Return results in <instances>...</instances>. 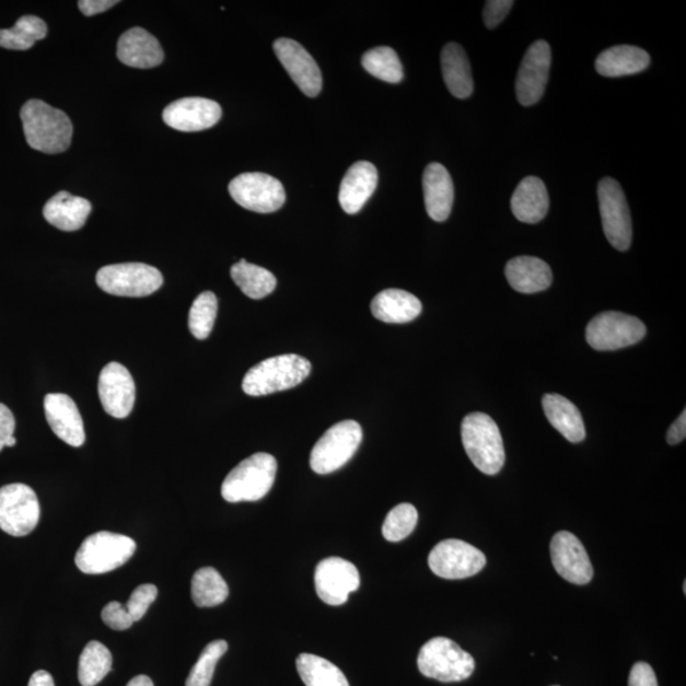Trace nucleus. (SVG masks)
Instances as JSON below:
<instances>
[{"label": "nucleus", "mask_w": 686, "mask_h": 686, "mask_svg": "<svg viewBox=\"0 0 686 686\" xmlns=\"http://www.w3.org/2000/svg\"><path fill=\"white\" fill-rule=\"evenodd\" d=\"M21 120L27 143L46 154L66 152L72 143L73 125L61 109L31 100L21 109Z\"/></svg>", "instance_id": "obj_1"}, {"label": "nucleus", "mask_w": 686, "mask_h": 686, "mask_svg": "<svg viewBox=\"0 0 686 686\" xmlns=\"http://www.w3.org/2000/svg\"><path fill=\"white\" fill-rule=\"evenodd\" d=\"M312 372L310 360L295 353L281 354L261 362L248 370L242 388L252 397L268 396L294 388L303 383Z\"/></svg>", "instance_id": "obj_2"}, {"label": "nucleus", "mask_w": 686, "mask_h": 686, "mask_svg": "<svg viewBox=\"0 0 686 686\" xmlns=\"http://www.w3.org/2000/svg\"><path fill=\"white\" fill-rule=\"evenodd\" d=\"M465 452L476 468L495 476L504 464V447L499 426L482 412L470 414L462 423Z\"/></svg>", "instance_id": "obj_3"}, {"label": "nucleus", "mask_w": 686, "mask_h": 686, "mask_svg": "<svg viewBox=\"0 0 686 686\" xmlns=\"http://www.w3.org/2000/svg\"><path fill=\"white\" fill-rule=\"evenodd\" d=\"M276 472L278 462L271 454L251 455L236 465L224 479L223 499L232 503L264 499L274 486Z\"/></svg>", "instance_id": "obj_4"}, {"label": "nucleus", "mask_w": 686, "mask_h": 686, "mask_svg": "<svg viewBox=\"0 0 686 686\" xmlns=\"http://www.w3.org/2000/svg\"><path fill=\"white\" fill-rule=\"evenodd\" d=\"M420 673L441 683L467 681L475 672L476 662L472 654L445 637L432 638L417 658Z\"/></svg>", "instance_id": "obj_5"}, {"label": "nucleus", "mask_w": 686, "mask_h": 686, "mask_svg": "<svg viewBox=\"0 0 686 686\" xmlns=\"http://www.w3.org/2000/svg\"><path fill=\"white\" fill-rule=\"evenodd\" d=\"M137 543L129 536L98 532L85 538L75 555V565L86 574L112 572L136 554Z\"/></svg>", "instance_id": "obj_6"}, {"label": "nucleus", "mask_w": 686, "mask_h": 686, "mask_svg": "<svg viewBox=\"0 0 686 686\" xmlns=\"http://www.w3.org/2000/svg\"><path fill=\"white\" fill-rule=\"evenodd\" d=\"M362 441L361 426L346 420L328 429L314 445L311 454V468L317 475H329L344 467L351 460Z\"/></svg>", "instance_id": "obj_7"}, {"label": "nucleus", "mask_w": 686, "mask_h": 686, "mask_svg": "<svg viewBox=\"0 0 686 686\" xmlns=\"http://www.w3.org/2000/svg\"><path fill=\"white\" fill-rule=\"evenodd\" d=\"M96 281L107 294L143 298L161 289L163 276L158 268L146 264H117L102 267Z\"/></svg>", "instance_id": "obj_8"}, {"label": "nucleus", "mask_w": 686, "mask_h": 686, "mask_svg": "<svg viewBox=\"0 0 686 686\" xmlns=\"http://www.w3.org/2000/svg\"><path fill=\"white\" fill-rule=\"evenodd\" d=\"M648 333L643 322L619 312H604L591 319L588 344L597 351H614L640 342Z\"/></svg>", "instance_id": "obj_9"}, {"label": "nucleus", "mask_w": 686, "mask_h": 686, "mask_svg": "<svg viewBox=\"0 0 686 686\" xmlns=\"http://www.w3.org/2000/svg\"><path fill=\"white\" fill-rule=\"evenodd\" d=\"M598 205L606 240L618 251H627L632 243V220L623 188L614 178L598 183Z\"/></svg>", "instance_id": "obj_10"}, {"label": "nucleus", "mask_w": 686, "mask_h": 686, "mask_svg": "<svg viewBox=\"0 0 686 686\" xmlns=\"http://www.w3.org/2000/svg\"><path fill=\"white\" fill-rule=\"evenodd\" d=\"M38 520L39 503L33 488L23 484L0 488V530L25 536L35 531Z\"/></svg>", "instance_id": "obj_11"}, {"label": "nucleus", "mask_w": 686, "mask_h": 686, "mask_svg": "<svg viewBox=\"0 0 686 686\" xmlns=\"http://www.w3.org/2000/svg\"><path fill=\"white\" fill-rule=\"evenodd\" d=\"M229 194L242 208L268 214L286 204L287 195L279 179L266 173H243L229 184Z\"/></svg>", "instance_id": "obj_12"}, {"label": "nucleus", "mask_w": 686, "mask_h": 686, "mask_svg": "<svg viewBox=\"0 0 686 686\" xmlns=\"http://www.w3.org/2000/svg\"><path fill=\"white\" fill-rule=\"evenodd\" d=\"M486 562L484 551L460 539L440 542L429 556L431 571L446 580L472 578L485 569Z\"/></svg>", "instance_id": "obj_13"}, {"label": "nucleus", "mask_w": 686, "mask_h": 686, "mask_svg": "<svg viewBox=\"0 0 686 686\" xmlns=\"http://www.w3.org/2000/svg\"><path fill=\"white\" fill-rule=\"evenodd\" d=\"M314 583L323 603L340 606L360 588V573L357 566L346 559L329 557L315 569Z\"/></svg>", "instance_id": "obj_14"}, {"label": "nucleus", "mask_w": 686, "mask_h": 686, "mask_svg": "<svg viewBox=\"0 0 686 686\" xmlns=\"http://www.w3.org/2000/svg\"><path fill=\"white\" fill-rule=\"evenodd\" d=\"M98 396L105 411L115 419L128 417L136 405L137 389L128 369L109 362L100 374Z\"/></svg>", "instance_id": "obj_15"}, {"label": "nucleus", "mask_w": 686, "mask_h": 686, "mask_svg": "<svg viewBox=\"0 0 686 686\" xmlns=\"http://www.w3.org/2000/svg\"><path fill=\"white\" fill-rule=\"evenodd\" d=\"M551 563L559 575L574 585H586L593 580L594 570L585 547L578 536L559 532L550 542Z\"/></svg>", "instance_id": "obj_16"}, {"label": "nucleus", "mask_w": 686, "mask_h": 686, "mask_svg": "<svg viewBox=\"0 0 686 686\" xmlns=\"http://www.w3.org/2000/svg\"><path fill=\"white\" fill-rule=\"evenodd\" d=\"M550 61V46L543 39L527 49L516 78V96L523 106L535 105L543 97L548 83Z\"/></svg>", "instance_id": "obj_17"}, {"label": "nucleus", "mask_w": 686, "mask_h": 686, "mask_svg": "<svg viewBox=\"0 0 686 686\" xmlns=\"http://www.w3.org/2000/svg\"><path fill=\"white\" fill-rule=\"evenodd\" d=\"M274 50L299 90L307 97H317L322 91L323 79L312 55L301 44L290 38L276 39Z\"/></svg>", "instance_id": "obj_18"}, {"label": "nucleus", "mask_w": 686, "mask_h": 686, "mask_svg": "<svg viewBox=\"0 0 686 686\" xmlns=\"http://www.w3.org/2000/svg\"><path fill=\"white\" fill-rule=\"evenodd\" d=\"M222 118V107L216 101L187 97L164 108L163 120L170 128L195 132L212 128Z\"/></svg>", "instance_id": "obj_19"}, {"label": "nucleus", "mask_w": 686, "mask_h": 686, "mask_svg": "<svg viewBox=\"0 0 686 686\" xmlns=\"http://www.w3.org/2000/svg\"><path fill=\"white\" fill-rule=\"evenodd\" d=\"M45 416L55 435L70 446L84 444V423L75 402L67 394H47L44 400Z\"/></svg>", "instance_id": "obj_20"}, {"label": "nucleus", "mask_w": 686, "mask_h": 686, "mask_svg": "<svg viewBox=\"0 0 686 686\" xmlns=\"http://www.w3.org/2000/svg\"><path fill=\"white\" fill-rule=\"evenodd\" d=\"M117 58L131 68L151 69L162 65L164 53L152 34L144 28L133 27L118 39Z\"/></svg>", "instance_id": "obj_21"}, {"label": "nucleus", "mask_w": 686, "mask_h": 686, "mask_svg": "<svg viewBox=\"0 0 686 686\" xmlns=\"http://www.w3.org/2000/svg\"><path fill=\"white\" fill-rule=\"evenodd\" d=\"M426 211L435 222L451 217L454 204V184L451 173L440 163H431L423 172Z\"/></svg>", "instance_id": "obj_22"}, {"label": "nucleus", "mask_w": 686, "mask_h": 686, "mask_svg": "<svg viewBox=\"0 0 686 686\" xmlns=\"http://www.w3.org/2000/svg\"><path fill=\"white\" fill-rule=\"evenodd\" d=\"M376 186L377 171L374 164L361 161L351 165L338 194L344 211L347 214H357L375 193Z\"/></svg>", "instance_id": "obj_23"}, {"label": "nucleus", "mask_w": 686, "mask_h": 686, "mask_svg": "<svg viewBox=\"0 0 686 686\" xmlns=\"http://www.w3.org/2000/svg\"><path fill=\"white\" fill-rule=\"evenodd\" d=\"M504 274L510 286L523 294L547 290L554 280L550 267L543 259L530 256L512 258Z\"/></svg>", "instance_id": "obj_24"}, {"label": "nucleus", "mask_w": 686, "mask_h": 686, "mask_svg": "<svg viewBox=\"0 0 686 686\" xmlns=\"http://www.w3.org/2000/svg\"><path fill=\"white\" fill-rule=\"evenodd\" d=\"M92 205L83 197L61 191L45 205L44 217L53 226L65 232H75L83 228L90 217Z\"/></svg>", "instance_id": "obj_25"}, {"label": "nucleus", "mask_w": 686, "mask_h": 686, "mask_svg": "<svg viewBox=\"0 0 686 686\" xmlns=\"http://www.w3.org/2000/svg\"><path fill=\"white\" fill-rule=\"evenodd\" d=\"M549 209L546 185L538 177H526L519 184L511 199V210L520 222L539 223Z\"/></svg>", "instance_id": "obj_26"}, {"label": "nucleus", "mask_w": 686, "mask_h": 686, "mask_svg": "<svg viewBox=\"0 0 686 686\" xmlns=\"http://www.w3.org/2000/svg\"><path fill=\"white\" fill-rule=\"evenodd\" d=\"M370 307L376 319L398 325L416 319L422 312L420 299L400 289L381 291Z\"/></svg>", "instance_id": "obj_27"}, {"label": "nucleus", "mask_w": 686, "mask_h": 686, "mask_svg": "<svg viewBox=\"0 0 686 686\" xmlns=\"http://www.w3.org/2000/svg\"><path fill=\"white\" fill-rule=\"evenodd\" d=\"M648 51L637 46L620 45L598 55L596 72L603 77L618 78L643 72L650 66Z\"/></svg>", "instance_id": "obj_28"}, {"label": "nucleus", "mask_w": 686, "mask_h": 686, "mask_svg": "<svg viewBox=\"0 0 686 686\" xmlns=\"http://www.w3.org/2000/svg\"><path fill=\"white\" fill-rule=\"evenodd\" d=\"M441 70L447 90L456 98H468L475 89L467 54L455 43L444 46L441 51Z\"/></svg>", "instance_id": "obj_29"}, {"label": "nucleus", "mask_w": 686, "mask_h": 686, "mask_svg": "<svg viewBox=\"0 0 686 686\" xmlns=\"http://www.w3.org/2000/svg\"><path fill=\"white\" fill-rule=\"evenodd\" d=\"M543 408L550 425L571 443H581L585 439V425L579 408L571 400L559 394H546L543 397Z\"/></svg>", "instance_id": "obj_30"}, {"label": "nucleus", "mask_w": 686, "mask_h": 686, "mask_svg": "<svg viewBox=\"0 0 686 686\" xmlns=\"http://www.w3.org/2000/svg\"><path fill=\"white\" fill-rule=\"evenodd\" d=\"M232 279L244 294L251 299L266 298L270 295L278 286L275 275L264 267L248 264L246 259H241L231 268Z\"/></svg>", "instance_id": "obj_31"}, {"label": "nucleus", "mask_w": 686, "mask_h": 686, "mask_svg": "<svg viewBox=\"0 0 686 686\" xmlns=\"http://www.w3.org/2000/svg\"><path fill=\"white\" fill-rule=\"evenodd\" d=\"M297 668L306 686H350L340 668L312 653L299 654Z\"/></svg>", "instance_id": "obj_32"}, {"label": "nucleus", "mask_w": 686, "mask_h": 686, "mask_svg": "<svg viewBox=\"0 0 686 686\" xmlns=\"http://www.w3.org/2000/svg\"><path fill=\"white\" fill-rule=\"evenodd\" d=\"M193 601L199 608H212L226 601L229 588L226 582L212 567H204L196 571L191 582Z\"/></svg>", "instance_id": "obj_33"}, {"label": "nucleus", "mask_w": 686, "mask_h": 686, "mask_svg": "<svg viewBox=\"0 0 686 686\" xmlns=\"http://www.w3.org/2000/svg\"><path fill=\"white\" fill-rule=\"evenodd\" d=\"M113 654L97 641L85 646L79 659L78 677L82 686H96L112 672Z\"/></svg>", "instance_id": "obj_34"}, {"label": "nucleus", "mask_w": 686, "mask_h": 686, "mask_svg": "<svg viewBox=\"0 0 686 686\" xmlns=\"http://www.w3.org/2000/svg\"><path fill=\"white\" fill-rule=\"evenodd\" d=\"M47 35L46 23L36 15H22L12 28L0 30V47L28 50Z\"/></svg>", "instance_id": "obj_35"}, {"label": "nucleus", "mask_w": 686, "mask_h": 686, "mask_svg": "<svg viewBox=\"0 0 686 686\" xmlns=\"http://www.w3.org/2000/svg\"><path fill=\"white\" fill-rule=\"evenodd\" d=\"M362 67L381 81L397 84L404 79V67L396 51L388 46L375 47L362 57Z\"/></svg>", "instance_id": "obj_36"}, {"label": "nucleus", "mask_w": 686, "mask_h": 686, "mask_svg": "<svg viewBox=\"0 0 686 686\" xmlns=\"http://www.w3.org/2000/svg\"><path fill=\"white\" fill-rule=\"evenodd\" d=\"M218 314V299L211 291H204L195 299L190 314H188V328L197 340H207Z\"/></svg>", "instance_id": "obj_37"}, {"label": "nucleus", "mask_w": 686, "mask_h": 686, "mask_svg": "<svg viewBox=\"0 0 686 686\" xmlns=\"http://www.w3.org/2000/svg\"><path fill=\"white\" fill-rule=\"evenodd\" d=\"M419 522V512L411 503H400L392 509L383 524V536L388 542H400L411 535Z\"/></svg>", "instance_id": "obj_38"}, {"label": "nucleus", "mask_w": 686, "mask_h": 686, "mask_svg": "<svg viewBox=\"0 0 686 686\" xmlns=\"http://www.w3.org/2000/svg\"><path fill=\"white\" fill-rule=\"evenodd\" d=\"M228 651V643L223 640L211 642L204 649L199 660L191 668L186 686H210L212 676L220 659Z\"/></svg>", "instance_id": "obj_39"}, {"label": "nucleus", "mask_w": 686, "mask_h": 686, "mask_svg": "<svg viewBox=\"0 0 686 686\" xmlns=\"http://www.w3.org/2000/svg\"><path fill=\"white\" fill-rule=\"evenodd\" d=\"M156 596L158 589L152 583H146V585H140L132 591L129 602L126 604V609L130 613L133 623L144 617L149 606L155 602Z\"/></svg>", "instance_id": "obj_40"}, {"label": "nucleus", "mask_w": 686, "mask_h": 686, "mask_svg": "<svg viewBox=\"0 0 686 686\" xmlns=\"http://www.w3.org/2000/svg\"><path fill=\"white\" fill-rule=\"evenodd\" d=\"M102 620L115 630L129 629L133 625L130 613L121 603L112 602L102 611Z\"/></svg>", "instance_id": "obj_41"}, {"label": "nucleus", "mask_w": 686, "mask_h": 686, "mask_svg": "<svg viewBox=\"0 0 686 686\" xmlns=\"http://www.w3.org/2000/svg\"><path fill=\"white\" fill-rule=\"evenodd\" d=\"M514 2L511 0H490L486 2L484 20L487 28H495L507 18Z\"/></svg>", "instance_id": "obj_42"}, {"label": "nucleus", "mask_w": 686, "mask_h": 686, "mask_svg": "<svg viewBox=\"0 0 686 686\" xmlns=\"http://www.w3.org/2000/svg\"><path fill=\"white\" fill-rule=\"evenodd\" d=\"M628 686H659L656 674L646 662H637L630 670Z\"/></svg>", "instance_id": "obj_43"}, {"label": "nucleus", "mask_w": 686, "mask_h": 686, "mask_svg": "<svg viewBox=\"0 0 686 686\" xmlns=\"http://www.w3.org/2000/svg\"><path fill=\"white\" fill-rule=\"evenodd\" d=\"M14 430L15 420L11 409L0 404V452L7 445V441L13 437Z\"/></svg>", "instance_id": "obj_44"}, {"label": "nucleus", "mask_w": 686, "mask_h": 686, "mask_svg": "<svg viewBox=\"0 0 686 686\" xmlns=\"http://www.w3.org/2000/svg\"><path fill=\"white\" fill-rule=\"evenodd\" d=\"M116 4H118L116 0H81V2H78L79 10H81L86 18L104 13Z\"/></svg>", "instance_id": "obj_45"}, {"label": "nucleus", "mask_w": 686, "mask_h": 686, "mask_svg": "<svg viewBox=\"0 0 686 686\" xmlns=\"http://www.w3.org/2000/svg\"><path fill=\"white\" fill-rule=\"evenodd\" d=\"M686 438V411L677 417V420L672 425V428L667 431V443L670 445L681 444Z\"/></svg>", "instance_id": "obj_46"}, {"label": "nucleus", "mask_w": 686, "mask_h": 686, "mask_svg": "<svg viewBox=\"0 0 686 686\" xmlns=\"http://www.w3.org/2000/svg\"><path fill=\"white\" fill-rule=\"evenodd\" d=\"M28 686H55L53 676L45 672V670H38L33 676H31Z\"/></svg>", "instance_id": "obj_47"}, {"label": "nucleus", "mask_w": 686, "mask_h": 686, "mask_svg": "<svg viewBox=\"0 0 686 686\" xmlns=\"http://www.w3.org/2000/svg\"><path fill=\"white\" fill-rule=\"evenodd\" d=\"M126 686H154L151 677L147 675H139L133 677L130 683Z\"/></svg>", "instance_id": "obj_48"}, {"label": "nucleus", "mask_w": 686, "mask_h": 686, "mask_svg": "<svg viewBox=\"0 0 686 686\" xmlns=\"http://www.w3.org/2000/svg\"><path fill=\"white\" fill-rule=\"evenodd\" d=\"M15 444H18V440H15V438H14V437H12L10 440H8V441H7V445H5V446H8V447H12V446H14Z\"/></svg>", "instance_id": "obj_49"}, {"label": "nucleus", "mask_w": 686, "mask_h": 686, "mask_svg": "<svg viewBox=\"0 0 686 686\" xmlns=\"http://www.w3.org/2000/svg\"><path fill=\"white\" fill-rule=\"evenodd\" d=\"M555 686H558V685H555Z\"/></svg>", "instance_id": "obj_50"}]
</instances>
